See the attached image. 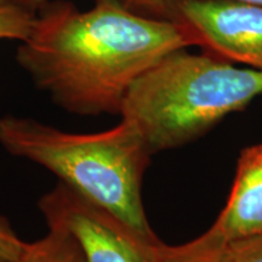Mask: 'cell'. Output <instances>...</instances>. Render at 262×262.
<instances>
[{
  "label": "cell",
  "instance_id": "ba28073f",
  "mask_svg": "<svg viewBox=\"0 0 262 262\" xmlns=\"http://www.w3.org/2000/svg\"><path fill=\"white\" fill-rule=\"evenodd\" d=\"M35 12L16 0H0V41H22L31 32Z\"/></svg>",
  "mask_w": 262,
  "mask_h": 262
},
{
  "label": "cell",
  "instance_id": "30bf717a",
  "mask_svg": "<svg viewBox=\"0 0 262 262\" xmlns=\"http://www.w3.org/2000/svg\"><path fill=\"white\" fill-rule=\"evenodd\" d=\"M158 262H216V251L204 250L195 247L192 242L178 247L163 243Z\"/></svg>",
  "mask_w": 262,
  "mask_h": 262
},
{
  "label": "cell",
  "instance_id": "6da1fadb",
  "mask_svg": "<svg viewBox=\"0 0 262 262\" xmlns=\"http://www.w3.org/2000/svg\"><path fill=\"white\" fill-rule=\"evenodd\" d=\"M194 45L180 22L146 17L112 0H95L88 10L50 0L35 12L16 61L64 112L95 117L119 114L141 75L170 52Z\"/></svg>",
  "mask_w": 262,
  "mask_h": 262
},
{
  "label": "cell",
  "instance_id": "5b68a950",
  "mask_svg": "<svg viewBox=\"0 0 262 262\" xmlns=\"http://www.w3.org/2000/svg\"><path fill=\"white\" fill-rule=\"evenodd\" d=\"M173 21L196 47L228 62L262 71V6L234 0H173Z\"/></svg>",
  "mask_w": 262,
  "mask_h": 262
},
{
  "label": "cell",
  "instance_id": "4fadbf2b",
  "mask_svg": "<svg viewBox=\"0 0 262 262\" xmlns=\"http://www.w3.org/2000/svg\"><path fill=\"white\" fill-rule=\"evenodd\" d=\"M16 2H18L19 4L25 5L26 8L31 9L32 11L37 12L38 10H40L42 6L47 5L50 0H16Z\"/></svg>",
  "mask_w": 262,
  "mask_h": 262
},
{
  "label": "cell",
  "instance_id": "277c9868",
  "mask_svg": "<svg viewBox=\"0 0 262 262\" xmlns=\"http://www.w3.org/2000/svg\"><path fill=\"white\" fill-rule=\"evenodd\" d=\"M47 227L68 233L86 262H158L163 242L57 181L38 201Z\"/></svg>",
  "mask_w": 262,
  "mask_h": 262
},
{
  "label": "cell",
  "instance_id": "3957f363",
  "mask_svg": "<svg viewBox=\"0 0 262 262\" xmlns=\"http://www.w3.org/2000/svg\"><path fill=\"white\" fill-rule=\"evenodd\" d=\"M0 146L16 158L47 169L141 233L156 235L141 194L152 153L126 123L120 120L110 130L78 134L8 114L0 117Z\"/></svg>",
  "mask_w": 262,
  "mask_h": 262
},
{
  "label": "cell",
  "instance_id": "8fae6325",
  "mask_svg": "<svg viewBox=\"0 0 262 262\" xmlns=\"http://www.w3.org/2000/svg\"><path fill=\"white\" fill-rule=\"evenodd\" d=\"M27 244L16 233L11 222L0 215V262H19Z\"/></svg>",
  "mask_w": 262,
  "mask_h": 262
},
{
  "label": "cell",
  "instance_id": "7a4b0ae2",
  "mask_svg": "<svg viewBox=\"0 0 262 262\" xmlns=\"http://www.w3.org/2000/svg\"><path fill=\"white\" fill-rule=\"evenodd\" d=\"M260 95L262 71L180 49L134 83L119 116L155 155L198 139Z\"/></svg>",
  "mask_w": 262,
  "mask_h": 262
},
{
  "label": "cell",
  "instance_id": "9c48e42d",
  "mask_svg": "<svg viewBox=\"0 0 262 262\" xmlns=\"http://www.w3.org/2000/svg\"><path fill=\"white\" fill-rule=\"evenodd\" d=\"M216 262H262V233L227 244L216 251Z\"/></svg>",
  "mask_w": 262,
  "mask_h": 262
},
{
  "label": "cell",
  "instance_id": "8992f818",
  "mask_svg": "<svg viewBox=\"0 0 262 262\" xmlns=\"http://www.w3.org/2000/svg\"><path fill=\"white\" fill-rule=\"evenodd\" d=\"M258 233H262V145L242 150L227 204L214 225L192 243L220 251L232 242Z\"/></svg>",
  "mask_w": 262,
  "mask_h": 262
},
{
  "label": "cell",
  "instance_id": "52a82bcc",
  "mask_svg": "<svg viewBox=\"0 0 262 262\" xmlns=\"http://www.w3.org/2000/svg\"><path fill=\"white\" fill-rule=\"evenodd\" d=\"M19 262H86L79 245L70 234L50 229L41 238L27 244Z\"/></svg>",
  "mask_w": 262,
  "mask_h": 262
},
{
  "label": "cell",
  "instance_id": "7c38bea8",
  "mask_svg": "<svg viewBox=\"0 0 262 262\" xmlns=\"http://www.w3.org/2000/svg\"><path fill=\"white\" fill-rule=\"evenodd\" d=\"M112 2L146 17L173 21V0H112Z\"/></svg>",
  "mask_w": 262,
  "mask_h": 262
},
{
  "label": "cell",
  "instance_id": "5bb4252c",
  "mask_svg": "<svg viewBox=\"0 0 262 262\" xmlns=\"http://www.w3.org/2000/svg\"><path fill=\"white\" fill-rule=\"evenodd\" d=\"M234 2L249 3V4H255V5H261L262 6V0H234Z\"/></svg>",
  "mask_w": 262,
  "mask_h": 262
}]
</instances>
